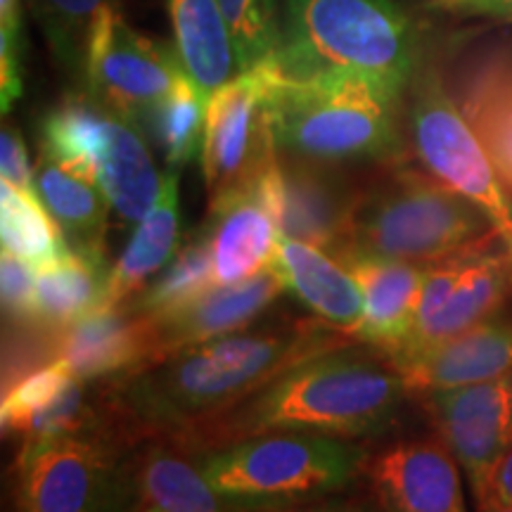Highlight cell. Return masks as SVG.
Listing matches in <instances>:
<instances>
[{
	"label": "cell",
	"mask_w": 512,
	"mask_h": 512,
	"mask_svg": "<svg viewBox=\"0 0 512 512\" xmlns=\"http://www.w3.org/2000/svg\"><path fill=\"white\" fill-rule=\"evenodd\" d=\"M344 344L347 335L320 320L245 328L112 380L107 411L121 437L181 446L285 370Z\"/></svg>",
	"instance_id": "obj_1"
},
{
	"label": "cell",
	"mask_w": 512,
	"mask_h": 512,
	"mask_svg": "<svg viewBox=\"0 0 512 512\" xmlns=\"http://www.w3.org/2000/svg\"><path fill=\"white\" fill-rule=\"evenodd\" d=\"M406 394V382L389 356L368 349V344H344L285 370L178 448L200 456L230 441L266 432L377 437L394 425Z\"/></svg>",
	"instance_id": "obj_2"
},
{
	"label": "cell",
	"mask_w": 512,
	"mask_h": 512,
	"mask_svg": "<svg viewBox=\"0 0 512 512\" xmlns=\"http://www.w3.org/2000/svg\"><path fill=\"white\" fill-rule=\"evenodd\" d=\"M275 147L318 162H375L401 155V95L366 76L285 74L261 64Z\"/></svg>",
	"instance_id": "obj_3"
},
{
	"label": "cell",
	"mask_w": 512,
	"mask_h": 512,
	"mask_svg": "<svg viewBox=\"0 0 512 512\" xmlns=\"http://www.w3.org/2000/svg\"><path fill=\"white\" fill-rule=\"evenodd\" d=\"M418 41L394 0H285L280 46L268 67L285 74L342 72L403 93Z\"/></svg>",
	"instance_id": "obj_4"
},
{
	"label": "cell",
	"mask_w": 512,
	"mask_h": 512,
	"mask_svg": "<svg viewBox=\"0 0 512 512\" xmlns=\"http://www.w3.org/2000/svg\"><path fill=\"white\" fill-rule=\"evenodd\" d=\"M503 242L489 216L439 178L392 169L363 188L344 254L434 264L460 252Z\"/></svg>",
	"instance_id": "obj_5"
},
{
	"label": "cell",
	"mask_w": 512,
	"mask_h": 512,
	"mask_svg": "<svg viewBox=\"0 0 512 512\" xmlns=\"http://www.w3.org/2000/svg\"><path fill=\"white\" fill-rule=\"evenodd\" d=\"M197 458L211 489L233 512L335 496L368 460L351 439L318 432L256 434Z\"/></svg>",
	"instance_id": "obj_6"
},
{
	"label": "cell",
	"mask_w": 512,
	"mask_h": 512,
	"mask_svg": "<svg viewBox=\"0 0 512 512\" xmlns=\"http://www.w3.org/2000/svg\"><path fill=\"white\" fill-rule=\"evenodd\" d=\"M41 152L91 178L128 223L143 219L164 183L140 121L88 91L43 117Z\"/></svg>",
	"instance_id": "obj_7"
},
{
	"label": "cell",
	"mask_w": 512,
	"mask_h": 512,
	"mask_svg": "<svg viewBox=\"0 0 512 512\" xmlns=\"http://www.w3.org/2000/svg\"><path fill=\"white\" fill-rule=\"evenodd\" d=\"M22 512H143L136 460L93 432L27 441L17 458Z\"/></svg>",
	"instance_id": "obj_8"
},
{
	"label": "cell",
	"mask_w": 512,
	"mask_h": 512,
	"mask_svg": "<svg viewBox=\"0 0 512 512\" xmlns=\"http://www.w3.org/2000/svg\"><path fill=\"white\" fill-rule=\"evenodd\" d=\"M408 128L415 155L427 171L482 209L512 252V197L456 98L434 74L415 83Z\"/></svg>",
	"instance_id": "obj_9"
},
{
	"label": "cell",
	"mask_w": 512,
	"mask_h": 512,
	"mask_svg": "<svg viewBox=\"0 0 512 512\" xmlns=\"http://www.w3.org/2000/svg\"><path fill=\"white\" fill-rule=\"evenodd\" d=\"M494 245L425 266L415 328L389 358L420 354L496 316L512 290V252Z\"/></svg>",
	"instance_id": "obj_10"
},
{
	"label": "cell",
	"mask_w": 512,
	"mask_h": 512,
	"mask_svg": "<svg viewBox=\"0 0 512 512\" xmlns=\"http://www.w3.org/2000/svg\"><path fill=\"white\" fill-rule=\"evenodd\" d=\"M363 188L339 164L280 150L259 178L280 235L328 249L332 256L347 245Z\"/></svg>",
	"instance_id": "obj_11"
},
{
	"label": "cell",
	"mask_w": 512,
	"mask_h": 512,
	"mask_svg": "<svg viewBox=\"0 0 512 512\" xmlns=\"http://www.w3.org/2000/svg\"><path fill=\"white\" fill-rule=\"evenodd\" d=\"M183 79L185 72L174 48L138 34L121 10L102 17L83 67L88 93L143 121Z\"/></svg>",
	"instance_id": "obj_12"
},
{
	"label": "cell",
	"mask_w": 512,
	"mask_h": 512,
	"mask_svg": "<svg viewBox=\"0 0 512 512\" xmlns=\"http://www.w3.org/2000/svg\"><path fill=\"white\" fill-rule=\"evenodd\" d=\"M278 155L259 69L226 83L207 107L202 174L209 197L256 183Z\"/></svg>",
	"instance_id": "obj_13"
},
{
	"label": "cell",
	"mask_w": 512,
	"mask_h": 512,
	"mask_svg": "<svg viewBox=\"0 0 512 512\" xmlns=\"http://www.w3.org/2000/svg\"><path fill=\"white\" fill-rule=\"evenodd\" d=\"M427 396L434 425L479 501L512 439V373Z\"/></svg>",
	"instance_id": "obj_14"
},
{
	"label": "cell",
	"mask_w": 512,
	"mask_h": 512,
	"mask_svg": "<svg viewBox=\"0 0 512 512\" xmlns=\"http://www.w3.org/2000/svg\"><path fill=\"white\" fill-rule=\"evenodd\" d=\"M382 512H465L458 460L446 444L408 441L366 460Z\"/></svg>",
	"instance_id": "obj_15"
},
{
	"label": "cell",
	"mask_w": 512,
	"mask_h": 512,
	"mask_svg": "<svg viewBox=\"0 0 512 512\" xmlns=\"http://www.w3.org/2000/svg\"><path fill=\"white\" fill-rule=\"evenodd\" d=\"M283 292V280L273 268H266L242 283L211 287L171 316L147 320L152 330V363L249 328Z\"/></svg>",
	"instance_id": "obj_16"
},
{
	"label": "cell",
	"mask_w": 512,
	"mask_h": 512,
	"mask_svg": "<svg viewBox=\"0 0 512 512\" xmlns=\"http://www.w3.org/2000/svg\"><path fill=\"white\" fill-rule=\"evenodd\" d=\"M200 230L209 245L216 285L242 283L271 268L280 240L259 181L211 197Z\"/></svg>",
	"instance_id": "obj_17"
},
{
	"label": "cell",
	"mask_w": 512,
	"mask_h": 512,
	"mask_svg": "<svg viewBox=\"0 0 512 512\" xmlns=\"http://www.w3.org/2000/svg\"><path fill=\"white\" fill-rule=\"evenodd\" d=\"M408 394H434L512 373V320L489 318L420 354L389 358Z\"/></svg>",
	"instance_id": "obj_18"
},
{
	"label": "cell",
	"mask_w": 512,
	"mask_h": 512,
	"mask_svg": "<svg viewBox=\"0 0 512 512\" xmlns=\"http://www.w3.org/2000/svg\"><path fill=\"white\" fill-rule=\"evenodd\" d=\"M55 358L81 382L126 377L152 366V330L147 318L128 304L86 316L55 335Z\"/></svg>",
	"instance_id": "obj_19"
},
{
	"label": "cell",
	"mask_w": 512,
	"mask_h": 512,
	"mask_svg": "<svg viewBox=\"0 0 512 512\" xmlns=\"http://www.w3.org/2000/svg\"><path fill=\"white\" fill-rule=\"evenodd\" d=\"M337 259L349 268L363 294V323L356 339L384 356L396 354L418 320L425 266L373 254H344Z\"/></svg>",
	"instance_id": "obj_20"
},
{
	"label": "cell",
	"mask_w": 512,
	"mask_h": 512,
	"mask_svg": "<svg viewBox=\"0 0 512 512\" xmlns=\"http://www.w3.org/2000/svg\"><path fill=\"white\" fill-rule=\"evenodd\" d=\"M271 268L316 320L344 335H354L363 323V294L356 278L328 249L280 235Z\"/></svg>",
	"instance_id": "obj_21"
},
{
	"label": "cell",
	"mask_w": 512,
	"mask_h": 512,
	"mask_svg": "<svg viewBox=\"0 0 512 512\" xmlns=\"http://www.w3.org/2000/svg\"><path fill=\"white\" fill-rule=\"evenodd\" d=\"M166 10L178 62L204 100L245 74L219 0H166Z\"/></svg>",
	"instance_id": "obj_22"
},
{
	"label": "cell",
	"mask_w": 512,
	"mask_h": 512,
	"mask_svg": "<svg viewBox=\"0 0 512 512\" xmlns=\"http://www.w3.org/2000/svg\"><path fill=\"white\" fill-rule=\"evenodd\" d=\"M181 202H178V171L164 174L155 204L136 223L131 240L110 271L107 309L128 304L164 271L181 252Z\"/></svg>",
	"instance_id": "obj_23"
},
{
	"label": "cell",
	"mask_w": 512,
	"mask_h": 512,
	"mask_svg": "<svg viewBox=\"0 0 512 512\" xmlns=\"http://www.w3.org/2000/svg\"><path fill=\"white\" fill-rule=\"evenodd\" d=\"M458 107L484 145L512 197V53L501 50L472 64L458 86Z\"/></svg>",
	"instance_id": "obj_24"
},
{
	"label": "cell",
	"mask_w": 512,
	"mask_h": 512,
	"mask_svg": "<svg viewBox=\"0 0 512 512\" xmlns=\"http://www.w3.org/2000/svg\"><path fill=\"white\" fill-rule=\"evenodd\" d=\"M107 249H76L38 271L36 328L62 332L91 313L107 309L110 287Z\"/></svg>",
	"instance_id": "obj_25"
},
{
	"label": "cell",
	"mask_w": 512,
	"mask_h": 512,
	"mask_svg": "<svg viewBox=\"0 0 512 512\" xmlns=\"http://www.w3.org/2000/svg\"><path fill=\"white\" fill-rule=\"evenodd\" d=\"M34 181L38 197L60 223L69 247L105 249L107 214L112 204L91 178L76 174L41 152Z\"/></svg>",
	"instance_id": "obj_26"
},
{
	"label": "cell",
	"mask_w": 512,
	"mask_h": 512,
	"mask_svg": "<svg viewBox=\"0 0 512 512\" xmlns=\"http://www.w3.org/2000/svg\"><path fill=\"white\" fill-rule=\"evenodd\" d=\"M136 477L145 508L159 512H233L211 489L200 463H190L169 441L152 439L136 458Z\"/></svg>",
	"instance_id": "obj_27"
},
{
	"label": "cell",
	"mask_w": 512,
	"mask_h": 512,
	"mask_svg": "<svg viewBox=\"0 0 512 512\" xmlns=\"http://www.w3.org/2000/svg\"><path fill=\"white\" fill-rule=\"evenodd\" d=\"M0 226L3 252L19 256L38 271L69 252L60 223L53 219L38 192H22L10 183H0Z\"/></svg>",
	"instance_id": "obj_28"
},
{
	"label": "cell",
	"mask_w": 512,
	"mask_h": 512,
	"mask_svg": "<svg viewBox=\"0 0 512 512\" xmlns=\"http://www.w3.org/2000/svg\"><path fill=\"white\" fill-rule=\"evenodd\" d=\"M211 287H216L214 264H211L207 240L202 230H197V235H192L181 247L176 259L136 299H131L128 306L147 320H159L195 302Z\"/></svg>",
	"instance_id": "obj_29"
},
{
	"label": "cell",
	"mask_w": 512,
	"mask_h": 512,
	"mask_svg": "<svg viewBox=\"0 0 512 512\" xmlns=\"http://www.w3.org/2000/svg\"><path fill=\"white\" fill-rule=\"evenodd\" d=\"M209 100L188 81L178 83L162 102H157L140 126L147 128L155 143L162 147L169 169L181 171L192 159L202 155L204 128H207Z\"/></svg>",
	"instance_id": "obj_30"
},
{
	"label": "cell",
	"mask_w": 512,
	"mask_h": 512,
	"mask_svg": "<svg viewBox=\"0 0 512 512\" xmlns=\"http://www.w3.org/2000/svg\"><path fill=\"white\" fill-rule=\"evenodd\" d=\"M29 8L57 62L83 76L95 29L107 12L119 10V0H29Z\"/></svg>",
	"instance_id": "obj_31"
},
{
	"label": "cell",
	"mask_w": 512,
	"mask_h": 512,
	"mask_svg": "<svg viewBox=\"0 0 512 512\" xmlns=\"http://www.w3.org/2000/svg\"><path fill=\"white\" fill-rule=\"evenodd\" d=\"M219 5L233 31L242 72H252L271 60L283 36L278 0H219Z\"/></svg>",
	"instance_id": "obj_32"
},
{
	"label": "cell",
	"mask_w": 512,
	"mask_h": 512,
	"mask_svg": "<svg viewBox=\"0 0 512 512\" xmlns=\"http://www.w3.org/2000/svg\"><path fill=\"white\" fill-rule=\"evenodd\" d=\"M22 0H0V107L8 114L24 91Z\"/></svg>",
	"instance_id": "obj_33"
},
{
	"label": "cell",
	"mask_w": 512,
	"mask_h": 512,
	"mask_svg": "<svg viewBox=\"0 0 512 512\" xmlns=\"http://www.w3.org/2000/svg\"><path fill=\"white\" fill-rule=\"evenodd\" d=\"M38 268L19 256L3 252L0 259V287H3V313L15 325H36V275Z\"/></svg>",
	"instance_id": "obj_34"
},
{
	"label": "cell",
	"mask_w": 512,
	"mask_h": 512,
	"mask_svg": "<svg viewBox=\"0 0 512 512\" xmlns=\"http://www.w3.org/2000/svg\"><path fill=\"white\" fill-rule=\"evenodd\" d=\"M0 169H3V183H10L12 188L22 192H36L27 145H24L22 133L12 126H3V136H0Z\"/></svg>",
	"instance_id": "obj_35"
},
{
	"label": "cell",
	"mask_w": 512,
	"mask_h": 512,
	"mask_svg": "<svg viewBox=\"0 0 512 512\" xmlns=\"http://www.w3.org/2000/svg\"><path fill=\"white\" fill-rule=\"evenodd\" d=\"M235 512H373V508L361 501H351V498L325 496V498H316V501L273 505V508H256V510H235Z\"/></svg>",
	"instance_id": "obj_36"
},
{
	"label": "cell",
	"mask_w": 512,
	"mask_h": 512,
	"mask_svg": "<svg viewBox=\"0 0 512 512\" xmlns=\"http://www.w3.org/2000/svg\"><path fill=\"white\" fill-rule=\"evenodd\" d=\"M470 12H482V15L510 19L512 22V0H472L467 5Z\"/></svg>",
	"instance_id": "obj_37"
},
{
	"label": "cell",
	"mask_w": 512,
	"mask_h": 512,
	"mask_svg": "<svg viewBox=\"0 0 512 512\" xmlns=\"http://www.w3.org/2000/svg\"><path fill=\"white\" fill-rule=\"evenodd\" d=\"M482 512H512V505H510V508H486Z\"/></svg>",
	"instance_id": "obj_38"
},
{
	"label": "cell",
	"mask_w": 512,
	"mask_h": 512,
	"mask_svg": "<svg viewBox=\"0 0 512 512\" xmlns=\"http://www.w3.org/2000/svg\"><path fill=\"white\" fill-rule=\"evenodd\" d=\"M441 3H446V5H456V8H458L460 0H441Z\"/></svg>",
	"instance_id": "obj_39"
},
{
	"label": "cell",
	"mask_w": 512,
	"mask_h": 512,
	"mask_svg": "<svg viewBox=\"0 0 512 512\" xmlns=\"http://www.w3.org/2000/svg\"><path fill=\"white\" fill-rule=\"evenodd\" d=\"M143 512H159V510H155V508H145Z\"/></svg>",
	"instance_id": "obj_40"
}]
</instances>
